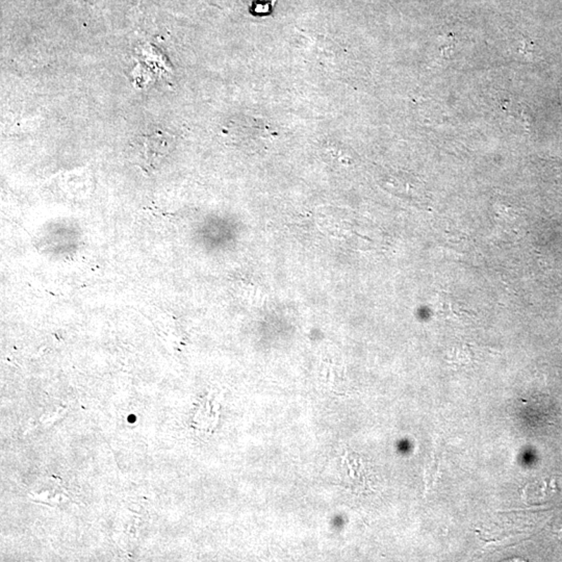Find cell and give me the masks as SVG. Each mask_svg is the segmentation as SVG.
<instances>
[{
    "label": "cell",
    "mask_w": 562,
    "mask_h": 562,
    "mask_svg": "<svg viewBox=\"0 0 562 562\" xmlns=\"http://www.w3.org/2000/svg\"><path fill=\"white\" fill-rule=\"evenodd\" d=\"M272 1L269 2H254V6L252 8H261V10H258V12L256 13L254 15H266L267 13H269L271 11V4Z\"/></svg>",
    "instance_id": "obj_1"
}]
</instances>
